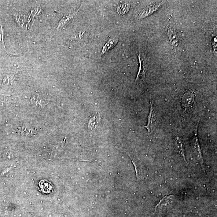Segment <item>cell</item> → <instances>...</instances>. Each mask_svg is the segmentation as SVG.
I'll return each instance as SVG.
<instances>
[{"instance_id":"obj_1","label":"cell","mask_w":217,"mask_h":217,"mask_svg":"<svg viewBox=\"0 0 217 217\" xmlns=\"http://www.w3.org/2000/svg\"><path fill=\"white\" fill-rule=\"evenodd\" d=\"M138 58L140 64V68L135 81L137 84L141 83L145 80V73L147 70L148 66L147 61L142 58L140 53L138 55Z\"/></svg>"},{"instance_id":"obj_2","label":"cell","mask_w":217,"mask_h":217,"mask_svg":"<svg viewBox=\"0 0 217 217\" xmlns=\"http://www.w3.org/2000/svg\"><path fill=\"white\" fill-rule=\"evenodd\" d=\"M167 34L172 45L177 47L178 44V39L175 27L173 21H169L167 26Z\"/></svg>"},{"instance_id":"obj_3","label":"cell","mask_w":217,"mask_h":217,"mask_svg":"<svg viewBox=\"0 0 217 217\" xmlns=\"http://www.w3.org/2000/svg\"><path fill=\"white\" fill-rule=\"evenodd\" d=\"M30 101L33 105L38 108H44L48 104L46 99L38 94H34L31 98Z\"/></svg>"},{"instance_id":"obj_4","label":"cell","mask_w":217,"mask_h":217,"mask_svg":"<svg viewBox=\"0 0 217 217\" xmlns=\"http://www.w3.org/2000/svg\"><path fill=\"white\" fill-rule=\"evenodd\" d=\"M150 105V113L148 118L147 125L145 126V128L148 130L149 135L150 134L153 132L156 125L155 113L154 112L151 103Z\"/></svg>"},{"instance_id":"obj_5","label":"cell","mask_w":217,"mask_h":217,"mask_svg":"<svg viewBox=\"0 0 217 217\" xmlns=\"http://www.w3.org/2000/svg\"><path fill=\"white\" fill-rule=\"evenodd\" d=\"M159 5H156L154 3V5L148 6L142 11L141 13L139 15V17L141 19L145 17L148 16L149 14L152 13L153 11L156 10L157 8L159 7Z\"/></svg>"},{"instance_id":"obj_6","label":"cell","mask_w":217,"mask_h":217,"mask_svg":"<svg viewBox=\"0 0 217 217\" xmlns=\"http://www.w3.org/2000/svg\"><path fill=\"white\" fill-rule=\"evenodd\" d=\"M39 185L41 190L46 193H50L53 187L52 184L46 180H42L39 182Z\"/></svg>"},{"instance_id":"obj_7","label":"cell","mask_w":217,"mask_h":217,"mask_svg":"<svg viewBox=\"0 0 217 217\" xmlns=\"http://www.w3.org/2000/svg\"><path fill=\"white\" fill-rule=\"evenodd\" d=\"M118 42V39L116 38H110L107 43H105L102 49L101 54L110 50L116 46Z\"/></svg>"},{"instance_id":"obj_8","label":"cell","mask_w":217,"mask_h":217,"mask_svg":"<svg viewBox=\"0 0 217 217\" xmlns=\"http://www.w3.org/2000/svg\"><path fill=\"white\" fill-rule=\"evenodd\" d=\"M175 143L178 153L184 157L185 159L184 147L183 141L179 137H176L175 139Z\"/></svg>"},{"instance_id":"obj_9","label":"cell","mask_w":217,"mask_h":217,"mask_svg":"<svg viewBox=\"0 0 217 217\" xmlns=\"http://www.w3.org/2000/svg\"><path fill=\"white\" fill-rule=\"evenodd\" d=\"M193 96L192 94H185L182 98V103L186 107H189L192 104L193 100Z\"/></svg>"},{"instance_id":"obj_10","label":"cell","mask_w":217,"mask_h":217,"mask_svg":"<svg viewBox=\"0 0 217 217\" xmlns=\"http://www.w3.org/2000/svg\"><path fill=\"white\" fill-rule=\"evenodd\" d=\"M130 8V5L129 3L121 4L117 7V12L119 14H124L128 12Z\"/></svg>"},{"instance_id":"obj_11","label":"cell","mask_w":217,"mask_h":217,"mask_svg":"<svg viewBox=\"0 0 217 217\" xmlns=\"http://www.w3.org/2000/svg\"><path fill=\"white\" fill-rule=\"evenodd\" d=\"M99 115L95 116L93 118H92L89 123V128L91 129L95 128V127L98 126V124H99Z\"/></svg>"},{"instance_id":"obj_12","label":"cell","mask_w":217,"mask_h":217,"mask_svg":"<svg viewBox=\"0 0 217 217\" xmlns=\"http://www.w3.org/2000/svg\"><path fill=\"white\" fill-rule=\"evenodd\" d=\"M74 15V14H72V15H70L68 16H66V17H64V18L60 22L59 26L61 25H64L65 24L68 22L70 20H72V19H73Z\"/></svg>"}]
</instances>
